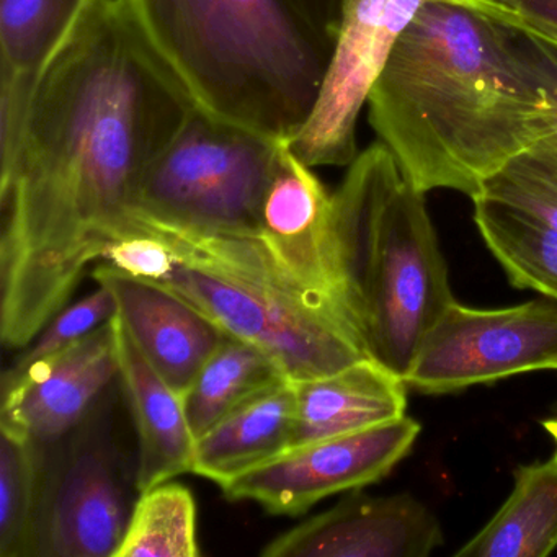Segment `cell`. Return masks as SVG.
Masks as SVG:
<instances>
[{"label": "cell", "mask_w": 557, "mask_h": 557, "mask_svg": "<svg viewBox=\"0 0 557 557\" xmlns=\"http://www.w3.org/2000/svg\"><path fill=\"white\" fill-rule=\"evenodd\" d=\"M128 0H89L38 73L0 174V335L27 348L133 227L143 175L194 112Z\"/></svg>", "instance_id": "cell-1"}, {"label": "cell", "mask_w": 557, "mask_h": 557, "mask_svg": "<svg viewBox=\"0 0 557 557\" xmlns=\"http://www.w3.org/2000/svg\"><path fill=\"white\" fill-rule=\"evenodd\" d=\"M368 107L380 143L420 194L474 200L488 178L553 135L549 99L515 28L455 0L420 9Z\"/></svg>", "instance_id": "cell-2"}, {"label": "cell", "mask_w": 557, "mask_h": 557, "mask_svg": "<svg viewBox=\"0 0 557 557\" xmlns=\"http://www.w3.org/2000/svg\"><path fill=\"white\" fill-rule=\"evenodd\" d=\"M198 107L280 143L308 122L345 0H128Z\"/></svg>", "instance_id": "cell-3"}, {"label": "cell", "mask_w": 557, "mask_h": 557, "mask_svg": "<svg viewBox=\"0 0 557 557\" xmlns=\"http://www.w3.org/2000/svg\"><path fill=\"white\" fill-rule=\"evenodd\" d=\"M332 240L348 322L368 358L406 380L455 298L425 194L383 143L360 152L332 194Z\"/></svg>", "instance_id": "cell-4"}, {"label": "cell", "mask_w": 557, "mask_h": 557, "mask_svg": "<svg viewBox=\"0 0 557 557\" xmlns=\"http://www.w3.org/2000/svg\"><path fill=\"white\" fill-rule=\"evenodd\" d=\"M136 220L165 244L161 270L148 283L203 312L224 334L262 350L293 383L368 358L342 309L296 282L257 237L201 236Z\"/></svg>", "instance_id": "cell-5"}, {"label": "cell", "mask_w": 557, "mask_h": 557, "mask_svg": "<svg viewBox=\"0 0 557 557\" xmlns=\"http://www.w3.org/2000/svg\"><path fill=\"white\" fill-rule=\"evenodd\" d=\"M283 145L197 106L143 175L132 213L182 233L259 237Z\"/></svg>", "instance_id": "cell-6"}, {"label": "cell", "mask_w": 557, "mask_h": 557, "mask_svg": "<svg viewBox=\"0 0 557 557\" xmlns=\"http://www.w3.org/2000/svg\"><path fill=\"white\" fill-rule=\"evenodd\" d=\"M536 370H557V301L534 299L504 309L453 302L420 345L407 386L425 394Z\"/></svg>", "instance_id": "cell-7"}, {"label": "cell", "mask_w": 557, "mask_h": 557, "mask_svg": "<svg viewBox=\"0 0 557 557\" xmlns=\"http://www.w3.org/2000/svg\"><path fill=\"white\" fill-rule=\"evenodd\" d=\"M430 0H345L341 32L318 102L286 143L309 168H345L357 159L358 116L410 22ZM502 14L488 0H455Z\"/></svg>", "instance_id": "cell-8"}, {"label": "cell", "mask_w": 557, "mask_h": 557, "mask_svg": "<svg viewBox=\"0 0 557 557\" xmlns=\"http://www.w3.org/2000/svg\"><path fill=\"white\" fill-rule=\"evenodd\" d=\"M420 423L400 417L348 435L301 446L243 472L221 485L230 500H250L273 515L298 517L312 505L341 492L381 481L409 455Z\"/></svg>", "instance_id": "cell-9"}, {"label": "cell", "mask_w": 557, "mask_h": 557, "mask_svg": "<svg viewBox=\"0 0 557 557\" xmlns=\"http://www.w3.org/2000/svg\"><path fill=\"white\" fill-rule=\"evenodd\" d=\"M119 374L112 321L70 347L5 371L0 426L38 446L51 445L83 422Z\"/></svg>", "instance_id": "cell-10"}, {"label": "cell", "mask_w": 557, "mask_h": 557, "mask_svg": "<svg viewBox=\"0 0 557 557\" xmlns=\"http://www.w3.org/2000/svg\"><path fill=\"white\" fill-rule=\"evenodd\" d=\"M443 544L438 518L410 494L348 495L280 534L265 557H425Z\"/></svg>", "instance_id": "cell-11"}, {"label": "cell", "mask_w": 557, "mask_h": 557, "mask_svg": "<svg viewBox=\"0 0 557 557\" xmlns=\"http://www.w3.org/2000/svg\"><path fill=\"white\" fill-rule=\"evenodd\" d=\"M257 239L296 282L327 296L342 309L332 240V195L286 143L263 195Z\"/></svg>", "instance_id": "cell-12"}, {"label": "cell", "mask_w": 557, "mask_h": 557, "mask_svg": "<svg viewBox=\"0 0 557 557\" xmlns=\"http://www.w3.org/2000/svg\"><path fill=\"white\" fill-rule=\"evenodd\" d=\"M128 518L109 453L87 443L45 478L37 556L115 557Z\"/></svg>", "instance_id": "cell-13"}, {"label": "cell", "mask_w": 557, "mask_h": 557, "mask_svg": "<svg viewBox=\"0 0 557 557\" xmlns=\"http://www.w3.org/2000/svg\"><path fill=\"white\" fill-rule=\"evenodd\" d=\"M92 278L110 289L116 314L165 383L184 396L226 337L203 312L161 286L99 262Z\"/></svg>", "instance_id": "cell-14"}, {"label": "cell", "mask_w": 557, "mask_h": 557, "mask_svg": "<svg viewBox=\"0 0 557 557\" xmlns=\"http://www.w3.org/2000/svg\"><path fill=\"white\" fill-rule=\"evenodd\" d=\"M119 376L138 433L139 494L191 472L195 438L182 397L143 355L119 314L112 318Z\"/></svg>", "instance_id": "cell-15"}, {"label": "cell", "mask_w": 557, "mask_h": 557, "mask_svg": "<svg viewBox=\"0 0 557 557\" xmlns=\"http://www.w3.org/2000/svg\"><path fill=\"white\" fill-rule=\"evenodd\" d=\"M296 387L293 446L348 435L406 416V381L371 358Z\"/></svg>", "instance_id": "cell-16"}, {"label": "cell", "mask_w": 557, "mask_h": 557, "mask_svg": "<svg viewBox=\"0 0 557 557\" xmlns=\"http://www.w3.org/2000/svg\"><path fill=\"white\" fill-rule=\"evenodd\" d=\"M296 387L273 384L234 407L195 443L191 472L224 485L292 448Z\"/></svg>", "instance_id": "cell-17"}, {"label": "cell", "mask_w": 557, "mask_h": 557, "mask_svg": "<svg viewBox=\"0 0 557 557\" xmlns=\"http://www.w3.org/2000/svg\"><path fill=\"white\" fill-rule=\"evenodd\" d=\"M557 547V451L521 466L510 497L456 557H546Z\"/></svg>", "instance_id": "cell-18"}, {"label": "cell", "mask_w": 557, "mask_h": 557, "mask_svg": "<svg viewBox=\"0 0 557 557\" xmlns=\"http://www.w3.org/2000/svg\"><path fill=\"white\" fill-rule=\"evenodd\" d=\"M285 380L278 364L262 350L226 335L182 396L195 438L253 394Z\"/></svg>", "instance_id": "cell-19"}, {"label": "cell", "mask_w": 557, "mask_h": 557, "mask_svg": "<svg viewBox=\"0 0 557 557\" xmlns=\"http://www.w3.org/2000/svg\"><path fill=\"white\" fill-rule=\"evenodd\" d=\"M474 223L517 288L534 289L557 301V233L536 218L478 197Z\"/></svg>", "instance_id": "cell-20"}, {"label": "cell", "mask_w": 557, "mask_h": 557, "mask_svg": "<svg viewBox=\"0 0 557 557\" xmlns=\"http://www.w3.org/2000/svg\"><path fill=\"white\" fill-rule=\"evenodd\" d=\"M40 448L0 426V557L38 554L45 487Z\"/></svg>", "instance_id": "cell-21"}, {"label": "cell", "mask_w": 557, "mask_h": 557, "mask_svg": "<svg viewBox=\"0 0 557 557\" xmlns=\"http://www.w3.org/2000/svg\"><path fill=\"white\" fill-rule=\"evenodd\" d=\"M197 504L181 482L139 494L115 557H198Z\"/></svg>", "instance_id": "cell-22"}, {"label": "cell", "mask_w": 557, "mask_h": 557, "mask_svg": "<svg viewBox=\"0 0 557 557\" xmlns=\"http://www.w3.org/2000/svg\"><path fill=\"white\" fill-rule=\"evenodd\" d=\"M479 197L517 208L557 233L556 146L541 143L518 156L485 182Z\"/></svg>", "instance_id": "cell-23"}, {"label": "cell", "mask_w": 557, "mask_h": 557, "mask_svg": "<svg viewBox=\"0 0 557 557\" xmlns=\"http://www.w3.org/2000/svg\"><path fill=\"white\" fill-rule=\"evenodd\" d=\"M116 314V302L112 293L106 286H97L96 292L77 301L76 305L66 306L58 312L38 337L28 345L15 367L34 363L48 355L57 354L70 347L74 342L87 337L107 322L112 321Z\"/></svg>", "instance_id": "cell-24"}, {"label": "cell", "mask_w": 557, "mask_h": 557, "mask_svg": "<svg viewBox=\"0 0 557 557\" xmlns=\"http://www.w3.org/2000/svg\"><path fill=\"white\" fill-rule=\"evenodd\" d=\"M517 32L518 44L531 67L536 73L541 86L546 90L553 112V135L546 139V145L557 148V41L543 37L536 32L523 27H513Z\"/></svg>", "instance_id": "cell-25"}, {"label": "cell", "mask_w": 557, "mask_h": 557, "mask_svg": "<svg viewBox=\"0 0 557 557\" xmlns=\"http://www.w3.org/2000/svg\"><path fill=\"white\" fill-rule=\"evenodd\" d=\"M504 11V22L557 35V0H488Z\"/></svg>", "instance_id": "cell-26"}, {"label": "cell", "mask_w": 557, "mask_h": 557, "mask_svg": "<svg viewBox=\"0 0 557 557\" xmlns=\"http://www.w3.org/2000/svg\"><path fill=\"white\" fill-rule=\"evenodd\" d=\"M544 429L547 430V432L553 435V438L557 442V419L554 420H546V422L543 423Z\"/></svg>", "instance_id": "cell-27"}, {"label": "cell", "mask_w": 557, "mask_h": 557, "mask_svg": "<svg viewBox=\"0 0 557 557\" xmlns=\"http://www.w3.org/2000/svg\"><path fill=\"white\" fill-rule=\"evenodd\" d=\"M530 30H531V28H530ZM533 32H536V34L543 35V37L550 38V40L557 41V35H547V34H543V32H537V30H533Z\"/></svg>", "instance_id": "cell-28"}]
</instances>
